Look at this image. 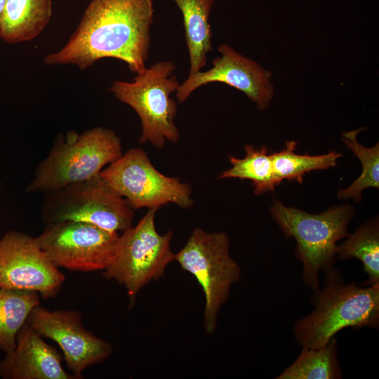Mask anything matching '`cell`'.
<instances>
[{
	"mask_svg": "<svg viewBox=\"0 0 379 379\" xmlns=\"http://www.w3.org/2000/svg\"><path fill=\"white\" fill-rule=\"evenodd\" d=\"M27 322L42 337L59 345L77 379L83 378L86 368L102 363L112 354V345L87 330L77 310L50 311L39 305L30 312Z\"/></svg>",
	"mask_w": 379,
	"mask_h": 379,
	"instance_id": "obj_11",
	"label": "cell"
},
{
	"mask_svg": "<svg viewBox=\"0 0 379 379\" xmlns=\"http://www.w3.org/2000/svg\"><path fill=\"white\" fill-rule=\"evenodd\" d=\"M364 128L343 133L342 140L360 160L362 173L348 187L338 191L337 197L341 199H353L359 202L361 192L368 187L379 188V145L366 147L357 140L358 133Z\"/></svg>",
	"mask_w": 379,
	"mask_h": 379,
	"instance_id": "obj_22",
	"label": "cell"
},
{
	"mask_svg": "<svg viewBox=\"0 0 379 379\" xmlns=\"http://www.w3.org/2000/svg\"><path fill=\"white\" fill-rule=\"evenodd\" d=\"M157 208H149L135 227L119 237L116 253L102 276L126 288L131 303L138 292L152 281L159 280L168 265L175 260L171 248L172 231L160 234L156 230Z\"/></svg>",
	"mask_w": 379,
	"mask_h": 379,
	"instance_id": "obj_7",
	"label": "cell"
},
{
	"mask_svg": "<svg viewBox=\"0 0 379 379\" xmlns=\"http://www.w3.org/2000/svg\"><path fill=\"white\" fill-rule=\"evenodd\" d=\"M52 0H7L0 18V37L10 44L32 40L48 24Z\"/></svg>",
	"mask_w": 379,
	"mask_h": 379,
	"instance_id": "obj_15",
	"label": "cell"
},
{
	"mask_svg": "<svg viewBox=\"0 0 379 379\" xmlns=\"http://www.w3.org/2000/svg\"><path fill=\"white\" fill-rule=\"evenodd\" d=\"M218 50L221 56L214 58L211 68L188 75L180 84L175 92L178 102H185L193 91L203 85L220 82L242 91L256 103L259 109H265L274 93L271 72L227 44L220 45Z\"/></svg>",
	"mask_w": 379,
	"mask_h": 379,
	"instance_id": "obj_13",
	"label": "cell"
},
{
	"mask_svg": "<svg viewBox=\"0 0 379 379\" xmlns=\"http://www.w3.org/2000/svg\"><path fill=\"white\" fill-rule=\"evenodd\" d=\"M175 260L202 288L204 326L207 334L213 333L220 308L229 298L232 286L241 277L239 265L230 253L228 235L195 228L184 247L175 254Z\"/></svg>",
	"mask_w": 379,
	"mask_h": 379,
	"instance_id": "obj_6",
	"label": "cell"
},
{
	"mask_svg": "<svg viewBox=\"0 0 379 379\" xmlns=\"http://www.w3.org/2000/svg\"><path fill=\"white\" fill-rule=\"evenodd\" d=\"M175 69L173 62L159 61L137 73L133 81H114L109 87L117 99L129 105L139 116L141 143L150 142L161 149L166 140L176 142L180 139L174 123L177 103L171 98L180 84L173 74Z\"/></svg>",
	"mask_w": 379,
	"mask_h": 379,
	"instance_id": "obj_5",
	"label": "cell"
},
{
	"mask_svg": "<svg viewBox=\"0 0 379 379\" xmlns=\"http://www.w3.org/2000/svg\"><path fill=\"white\" fill-rule=\"evenodd\" d=\"M65 281L36 237L11 230L0 239L1 287L34 291L49 299L57 296Z\"/></svg>",
	"mask_w": 379,
	"mask_h": 379,
	"instance_id": "obj_12",
	"label": "cell"
},
{
	"mask_svg": "<svg viewBox=\"0 0 379 379\" xmlns=\"http://www.w3.org/2000/svg\"><path fill=\"white\" fill-rule=\"evenodd\" d=\"M153 15L152 0H92L65 45L46 55L44 63L84 70L112 58L140 72L149 55Z\"/></svg>",
	"mask_w": 379,
	"mask_h": 379,
	"instance_id": "obj_1",
	"label": "cell"
},
{
	"mask_svg": "<svg viewBox=\"0 0 379 379\" xmlns=\"http://www.w3.org/2000/svg\"><path fill=\"white\" fill-rule=\"evenodd\" d=\"M295 141L286 142L285 147L280 152L270 154L273 171L277 184L284 180L302 182L303 176L314 170L326 169L337 165L341 153L331 151L326 154L310 156L295 153Z\"/></svg>",
	"mask_w": 379,
	"mask_h": 379,
	"instance_id": "obj_21",
	"label": "cell"
},
{
	"mask_svg": "<svg viewBox=\"0 0 379 379\" xmlns=\"http://www.w3.org/2000/svg\"><path fill=\"white\" fill-rule=\"evenodd\" d=\"M270 213L285 237L295 239V255L302 264V282L316 292L320 288L319 274L333 267L337 260L338 241L349 234L354 208L343 204L313 214L275 199Z\"/></svg>",
	"mask_w": 379,
	"mask_h": 379,
	"instance_id": "obj_3",
	"label": "cell"
},
{
	"mask_svg": "<svg viewBox=\"0 0 379 379\" xmlns=\"http://www.w3.org/2000/svg\"><path fill=\"white\" fill-rule=\"evenodd\" d=\"M323 273V286L311 297L314 310L293 328L302 348L322 347L345 328H376L379 325V284H345L341 272L333 267Z\"/></svg>",
	"mask_w": 379,
	"mask_h": 379,
	"instance_id": "obj_2",
	"label": "cell"
},
{
	"mask_svg": "<svg viewBox=\"0 0 379 379\" xmlns=\"http://www.w3.org/2000/svg\"><path fill=\"white\" fill-rule=\"evenodd\" d=\"M183 17L185 36L190 58L189 75L206 65L213 50L209 17L214 0H173Z\"/></svg>",
	"mask_w": 379,
	"mask_h": 379,
	"instance_id": "obj_16",
	"label": "cell"
},
{
	"mask_svg": "<svg viewBox=\"0 0 379 379\" xmlns=\"http://www.w3.org/2000/svg\"><path fill=\"white\" fill-rule=\"evenodd\" d=\"M7 0H0V18L5 8Z\"/></svg>",
	"mask_w": 379,
	"mask_h": 379,
	"instance_id": "obj_23",
	"label": "cell"
},
{
	"mask_svg": "<svg viewBox=\"0 0 379 379\" xmlns=\"http://www.w3.org/2000/svg\"><path fill=\"white\" fill-rule=\"evenodd\" d=\"M45 195L41 206L44 224L84 222L115 232L132 227L133 209L105 182L100 173Z\"/></svg>",
	"mask_w": 379,
	"mask_h": 379,
	"instance_id": "obj_8",
	"label": "cell"
},
{
	"mask_svg": "<svg viewBox=\"0 0 379 379\" xmlns=\"http://www.w3.org/2000/svg\"><path fill=\"white\" fill-rule=\"evenodd\" d=\"M100 175L133 210L145 207L159 209L170 203L187 208L193 204L190 185L159 172L140 148L122 154L102 170Z\"/></svg>",
	"mask_w": 379,
	"mask_h": 379,
	"instance_id": "obj_9",
	"label": "cell"
},
{
	"mask_svg": "<svg viewBox=\"0 0 379 379\" xmlns=\"http://www.w3.org/2000/svg\"><path fill=\"white\" fill-rule=\"evenodd\" d=\"M244 150L246 154L244 158L229 157L232 167L223 171L218 179L249 180L252 182L256 195L273 192L278 184L267 147L262 146L260 149H256L253 145H246Z\"/></svg>",
	"mask_w": 379,
	"mask_h": 379,
	"instance_id": "obj_20",
	"label": "cell"
},
{
	"mask_svg": "<svg viewBox=\"0 0 379 379\" xmlns=\"http://www.w3.org/2000/svg\"><path fill=\"white\" fill-rule=\"evenodd\" d=\"M336 248V258H357L368 276L364 285L379 284V222L374 218L362 224Z\"/></svg>",
	"mask_w": 379,
	"mask_h": 379,
	"instance_id": "obj_18",
	"label": "cell"
},
{
	"mask_svg": "<svg viewBox=\"0 0 379 379\" xmlns=\"http://www.w3.org/2000/svg\"><path fill=\"white\" fill-rule=\"evenodd\" d=\"M343 372L338 356V341L333 337L318 349L302 348L296 360L276 379H340Z\"/></svg>",
	"mask_w": 379,
	"mask_h": 379,
	"instance_id": "obj_19",
	"label": "cell"
},
{
	"mask_svg": "<svg viewBox=\"0 0 379 379\" xmlns=\"http://www.w3.org/2000/svg\"><path fill=\"white\" fill-rule=\"evenodd\" d=\"M40 305L39 294L34 291L0 286V350H14L19 330L30 312Z\"/></svg>",
	"mask_w": 379,
	"mask_h": 379,
	"instance_id": "obj_17",
	"label": "cell"
},
{
	"mask_svg": "<svg viewBox=\"0 0 379 379\" xmlns=\"http://www.w3.org/2000/svg\"><path fill=\"white\" fill-rule=\"evenodd\" d=\"M62 356L27 321L19 330L13 350L0 361L3 379H77L65 371Z\"/></svg>",
	"mask_w": 379,
	"mask_h": 379,
	"instance_id": "obj_14",
	"label": "cell"
},
{
	"mask_svg": "<svg viewBox=\"0 0 379 379\" xmlns=\"http://www.w3.org/2000/svg\"><path fill=\"white\" fill-rule=\"evenodd\" d=\"M122 155L119 137L111 129L95 127L79 134L58 135L48 154L36 166L27 191L44 194L84 181Z\"/></svg>",
	"mask_w": 379,
	"mask_h": 379,
	"instance_id": "obj_4",
	"label": "cell"
},
{
	"mask_svg": "<svg viewBox=\"0 0 379 379\" xmlns=\"http://www.w3.org/2000/svg\"><path fill=\"white\" fill-rule=\"evenodd\" d=\"M118 232L77 221L45 224L36 241L58 268L77 272L105 270L117 250Z\"/></svg>",
	"mask_w": 379,
	"mask_h": 379,
	"instance_id": "obj_10",
	"label": "cell"
}]
</instances>
